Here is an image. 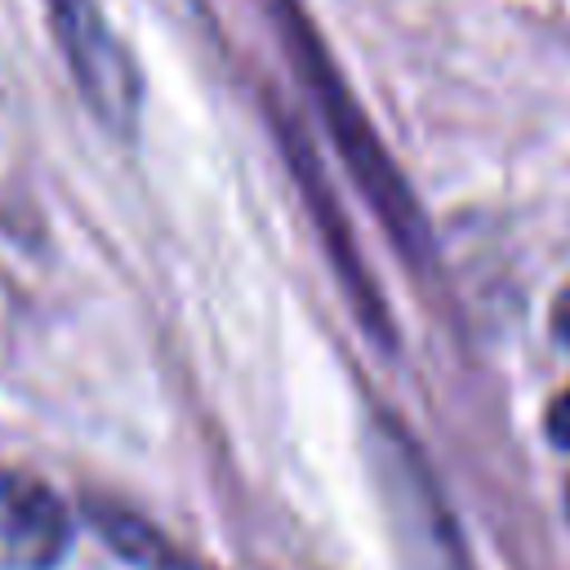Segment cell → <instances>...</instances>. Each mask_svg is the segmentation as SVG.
Here are the masks:
<instances>
[{"label":"cell","instance_id":"52a82bcc","mask_svg":"<svg viewBox=\"0 0 570 570\" xmlns=\"http://www.w3.org/2000/svg\"><path fill=\"white\" fill-rule=\"evenodd\" d=\"M552 334L561 338V347L570 352V285L561 289V298L552 303Z\"/></svg>","mask_w":570,"mask_h":570},{"label":"cell","instance_id":"7a4b0ae2","mask_svg":"<svg viewBox=\"0 0 570 570\" xmlns=\"http://www.w3.org/2000/svg\"><path fill=\"white\" fill-rule=\"evenodd\" d=\"M58 45L71 62V76L85 94V102L111 125L125 129L134 125L138 111V71L129 62V53L120 49V40L111 36L107 18L98 13L94 0H45Z\"/></svg>","mask_w":570,"mask_h":570},{"label":"cell","instance_id":"277c9868","mask_svg":"<svg viewBox=\"0 0 570 570\" xmlns=\"http://www.w3.org/2000/svg\"><path fill=\"white\" fill-rule=\"evenodd\" d=\"M71 517L62 499L31 472H0V566L53 570L67 552Z\"/></svg>","mask_w":570,"mask_h":570},{"label":"cell","instance_id":"3957f363","mask_svg":"<svg viewBox=\"0 0 570 570\" xmlns=\"http://www.w3.org/2000/svg\"><path fill=\"white\" fill-rule=\"evenodd\" d=\"M276 125H281V147H285V160L294 169V183H298V191H303V200H307V209H312V218H316V227H321V236H325V245L334 254V267H338V276L347 285V294H352V307L361 312L370 334L387 338V307H383L379 289L370 285V276H365V263L356 254V240H352V232L343 223V209H338V200H334V191L325 183V169H321L312 142L294 125H285L281 116H276Z\"/></svg>","mask_w":570,"mask_h":570},{"label":"cell","instance_id":"8992f818","mask_svg":"<svg viewBox=\"0 0 570 570\" xmlns=\"http://www.w3.org/2000/svg\"><path fill=\"white\" fill-rule=\"evenodd\" d=\"M543 428H548V441L552 445H561V450H570V387L548 405V419H543Z\"/></svg>","mask_w":570,"mask_h":570},{"label":"cell","instance_id":"ba28073f","mask_svg":"<svg viewBox=\"0 0 570 570\" xmlns=\"http://www.w3.org/2000/svg\"><path fill=\"white\" fill-rule=\"evenodd\" d=\"M566 512H570V490H566Z\"/></svg>","mask_w":570,"mask_h":570},{"label":"cell","instance_id":"5b68a950","mask_svg":"<svg viewBox=\"0 0 570 570\" xmlns=\"http://www.w3.org/2000/svg\"><path fill=\"white\" fill-rule=\"evenodd\" d=\"M89 517H94L98 534H102L120 557H129L134 566H147V570H187V566L174 557V548H169L142 517H134V512H125V508H116V503H102V499L89 503Z\"/></svg>","mask_w":570,"mask_h":570},{"label":"cell","instance_id":"6da1fadb","mask_svg":"<svg viewBox=\"0 0 570 570\" xmlns=\"http://www.w3.org/2000/svg\"><path fill=\"white\" fill-rule=\"evenodd\" d=\"M267 13H272V22H276V31H281V45H285V53H289V62H294V71H298L307 98L316 102L321 125H325L330 138L338 142V156H343L352 183H356L361 196L374 205V214H379L383 232L396 240V249H401L405 258L423 263L428 249H432L428 218H423L414 191L405 187L396 160L387 156L379 129H374L370 116L361 111L352 85L343 80V71L334 67L330 49L321 45V31L312 27L307 9H303L298 0H267Z\"/></svg>","mask_w":570,"mask_h":570}]
</instances>
